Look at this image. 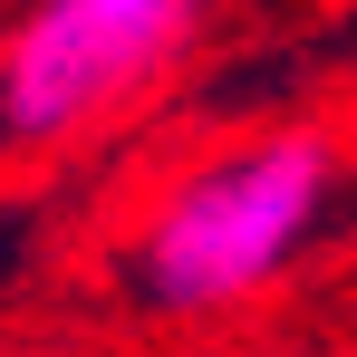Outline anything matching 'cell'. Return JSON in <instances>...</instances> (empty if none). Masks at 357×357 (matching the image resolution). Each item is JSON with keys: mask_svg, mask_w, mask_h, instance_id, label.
<instances>
[{"mask_svg": "<svg viewBox=\"0 0 357 357\" xmlns=\"http://www.w3.org/2000/svg\"><path fill=\"white\" fill-rule=\"evenodd\" d=\"M338 203V145L319 126H271L232 155L183 165L116 261V290L145 319H213L261 299Z\"/></svg>", "mask_w": 357, "mask_h": 357, "instance_id": "6da1fadb", "label": "cell"}, {"mask_svg": "<svg viewBox=\"0 0 357 357\" xmlns=\"http://www.w3.org/2000/svg\"><path fill=\"white\" fill-rule=\"evenodd\" d=\"M203 0H20L0 29V145L49 155L135 107L193 49Z\"/></svg>", "mask_w": 357, "mask_h": 357, "instance_id": "7a4b0ae2", "label": "cell"}]
</instances>
